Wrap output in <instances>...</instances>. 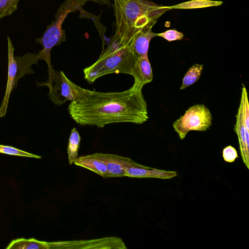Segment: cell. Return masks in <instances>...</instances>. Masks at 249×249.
Here are the masks:
<instances>
[{
    "instance_id": "obj_4",
    "label": "cell",
    "mask_w": 249,
    "mask_h": 249,
    "mask_svg": "<svg viewBox=\"0 0 249 249\" xmlns=\"http://www.w3.org/2000/svg\"><path fill=\"white\" fill-rule=\"evenodd\" d=\"M8 50V78L4 97L0 107V117L4 116L7 112L11 92L16 88L18 81L25 74L34 73L31 69L33 64L37 65L39 60L38 54L27 53L21 56L14 55L15 48L11 40L7 36Z\"/></svg>"
},
{
    "instance_id": "obj_1",
    "label": "cell",
    "mask_w": 249,
    "mask_h": 249,
    "mask_svg": "<svg viewBox=\"0 0 249 249\" xmlns=\"http://www.w3.org/2000/svg\"><path fill=\"white\" fill-rule=\"evenodd\" d=\"M142 87L134 83L128 89L120 92L88 89L82 100L71 102L68 112L76 123L81 125L102 128L118 123L141 124L149 118Z\"/></svg>"
},
{
    "instance_id": "obj_6",
    "label": "cell",
    "mask_w": 249,
    "mask_h": 249,
    "mask_svg": "<svg viewBox=\"0 0 249 249\" xmlns=\"http://www.w3.org/2000/svg\"><path fill=\"white\" fill-rule=\"evenodd\" d=\"M212 115L204 104H196L189 107L184 115L173 124V128L180 140L190 131H205L212 124Z\"/></svg>"
},
{
    "instance_id": "obj_2",
    "label": "cell",
    "mask_w": 249,
    "mask_h": 249,
    "mask_svg": "<svg viewBox=\"0 0 249 249\" xmlns=\"http://www.w3.org/2000/svg\"><path fill=\"white\" fill-rule=\"evenodd\" d=\"M115 32L112 39L130 45L144 28L153 26L169 6L146 0H114Z\"/></svg>"
},
{
    "instance_id": "obj_8",
    "label": "cell",
    "mask_w": 249,
    "mask_h": 249,
    "mask_svg": "<svg viewBox=\"0 0 249 249\" xmlns=\"http://www.w3.org/2000/svg\"><path fill=\"white\" fill-rule=\"evenodd\" d=\"M236 121L234 130L239 141V148L243 162L249 169V131L245 127L243 112V102L240 100V105L236 115Z\"/></svg>"
},
{
    "instance_id": "obj_14",
    "label": "cell",
    "mask_w": 249,
    "mask_h": 249,
    "mask_svg": "<svg viewBox=\"0 0 249 249\" xmlns=\"http://www.w3.org/2000/svg\"><path fill=\"white\" fill-rule=\"evenodd\" d=\"M80 141V136L76 128L74 127L71 130L67 147L68 160L70 165L74 163V160L78 157Z\"/></svg>"
},
{
    "instance_id": "obj_12",
    "label": "cell",
    "mask_w": 249,
    "mask_h": 249,
    "mask_svg": "<svg viewBox=\"0 0 249 249\" xmlns=\"http://www.w3.org/2000/svg\"><path fill=\"white\" fill-rule=\"evenodd\" d=\"M132 76L134 79V83L142 87L153 80V72L148 55L138 58Z\"/></svg>"
},
{
    "instance_id": "obj_10",
    "label": "cell",
    "mask_w": 249,
    "mask_h": 249,
    "mask_svg": "<svg viewBox=\"0 0 249 249\" xmlns=\"http://www.w3.org/2000/svg\"><path fill=\"white\" fill-rule=\"evenodd\" d=\"M125 176L132 178H152L169 179L177 176L175 171H166L146 166L137 162L125 170Z\"/></svg>"
},
{
    "instance_id": "obj_21",
    "label": "cell",
    "mask_w": 249,
    "mask_h": 249,
    "mask_svg": "<svg viewBox=\"0 0 249 249\" xmlns=\"http://www.w3.org/2000/svg\"><path fill=\"white\" fill-rule=\"evenodd\" d=\"M223 157L226 161L232 162L238 158V155L236 149L231 145H229L224 148Z\"/></svg>"
},
{
    "instance_id": "obj_16",
    "label": "cell",
    "mask_w": 249,
    "mask_h": 249,
    "mask_svg": "<svg viewBox=\"0 0 249 249\" xmlns=\"http://www.w3.org/2000/svg\"><path fill=\"white\" fill-rule=\"evenodd\" d=\"M221 1H213L210 0H192L189 1L181 3L172 6H169L170 9H194L201 8L211 6H215L221 5Z\"/></svg>"
},
{
    "instance_id": "obj_3",
    "label": "cell",
    "mask_w": 249,
    "mask_h": 249,
    "mask_svg": "<svg viewBox=\"0 0 249 249\" xmlns=\"http://www.w3.org/2000/svg\"><path fill=\"white\" fill-rule=\"evenodd\" d=\"M138 58L130 45L111 39L107 49L90 66L83 70L85 79L92 84L98 78L110 73L132 75Z\"/></svg>"
},
{
    "instance_id": "obj_18",
    "label": "cell",
    "mask_w": 249,
    "mask_h": 249,
    "mask_svg": "<svg viewBox=\"0 0 249 249\" xmlns=\"http://www.w3.org/2000/svg\"><path fill=\"white\" fill-rule=\"evenodd\" d=\"M0 153L10 155L35 158L36 159L41 158V156L28 153L17 149L14 147L1 144H0Z\"/></svg>"
},
{
    "instance_id": "obj_20",
    "label": "cell",
    "mask_w": 249,
    "mask_h": 249,
    "mask_svg": "<svg viewBox=\"0 0 249 249\" xmlns=\"http://www.w3.org/2000/svg\"><path fill=\"white\" fill-rule=\"evenodd\" d=\"M158 36H161L168 41L181 40L184 35L176 29H171L164 32L158 34Z\"/></svg>"
},
{
    "instance_id": "obj_13",
    "label": "cell",
    "mask_w": 249,
    "mask_h": 249,
    "mask_svg": "<svg viewBox=\"0 0 249 249\" xmlns=\"http://www.w3.org/2000/svg\"><path fill=\"white\" fill-rule=\"evenodd\" d=\"M74 163L96 173L104 178H108L107 166L100 158L99 153L77 157Z\"/></svg>"
},
{
    "instance_id": "obj_11",
    "label": "cell",
    "mask_w": 249,
    "mask_h": 249,
    "mask_svg": "<svg viewBox=\"0 0 249 249\" xmlns=\"http://www.w3.org/2000/svg\"><path fill=\"white\" fill-rule=\"evenodd\" d=\"M152 26H148L140 32L133 39L130 47L137 57L148 55L150 42L158 34L152 32Z\"/></svg>"
},
{
    "instance_id": "obj_17",
    "label": "cell",
    "mask_w": 249,
    "mask_h": 249,
    "mask_svg": "<svg viewBox=\"0 0 249 249\" xmlns=\"http://www.w3.org/2000/svg\"><path fill=\"white\" fill-rule=\"evenodd\" d=\"M20 0H0V19L13 14Z\"/></svg>"
},
{
    "instance_id": "obj_15",
    "label": "cell",
    "mask_w": 249,
    "mask_h": 249,
    "mask_svg": "<svg viewBox=\"0 0 249 249\" xmlns=\"http://www.w3.org/2000/svg\"><path fill=\"white\" fill-rule=\"evenodd\" d=\"M203 65L196 64L189 69L182 79L180 89H183L196 83L200 77Z\"/></svg>"
},
{
    "instance_id": "obj_9",
    "label": "cell",
    "mask_w": 249,
    "mask_h": 249,
    "mask_svg": "<svg viewBox=\"0 0 249 249\" xmlns=\"http://www.w3.org/2000/svg\"><path fill=\"white\" fill-rule=\"evenodd\" d=\"M105 162L108 173V178L124 177L126 168L136 162L132 159L116 155L99 153Z\"/></svg>"
},
{
    "instance_id": "obj_19",
    "label": "cell",
    "mask_w": 249,
    "mask_h": 249,
    "mask_svg": "<svg viewBox=\"0 0 249 249\" xmlns=\"http://www.w3.org/2000/svg\"><path fill=\"white\" fill-rule=\"evenodd\" d=\"M247 95V89L243 85L242 88L241 99L243 102V112L245 127L249 131V104Z\"/></svg>"
},
{
    "instance_id": "obj_7",
    "label": "cell",
    "mask_w": 249,
    "mask_h": 249,
    "mask_svg": "<svg viewBox=\"0 0 249 249\" xmlns=\"http://www.w3.org/2000/svg\"><path fill=\"white\" fill-rule=\"evenodd\" d=\"M67 13H57L56 20L48 25L41 37L36 38V41L41 44L43 49L39 51L38 55L39 59L44 60L48 67L49 74L54 70L51 61L50 52L52 49L56 45L66 40L64 31L62 29V24Z\"/></svg>"
},
{
    "instance_id": "obj_5",
    "label": "cell",
    "mask_w": 249,
    "mask_h": 249,
    "mask_svg": "<svg viewBox=\"0 0 249 249\" xmlns=\"http://www.w3.org/2000/svg\"><path fill=\"white\" fill-rule=\"evenodd\" d=\"M37 86H47L48 95L56 105H61L67 101L77 102L87 95L88 89L81 88L71 81L62 71H54L49 74L46 82H37Z\"/></svg>"
}]
</instances>
